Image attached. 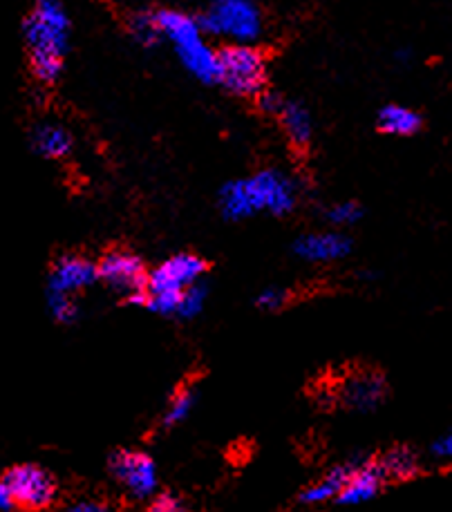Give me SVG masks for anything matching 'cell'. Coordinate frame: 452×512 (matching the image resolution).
Wrapping results in <instances>:
<instances>
[{
  "label": "cell",
  "instance_id": "22",
  "mask_svg": "<svg viewBox=\"0 0 452 512\" xmlns=\"http://www.w3.org/2000/svg\"><path fill=\"white\" fill-rule=\"evenodd\" d=\"M363 208L356 202H336L325 211V220L336 226V229H347V226H354L361 222Z\"/></svg>",
  "mask_w": 452,
  "mask_h": 512
},
{
  "label": "cell",
  "instance_id": "28",
  "mask_svg": "<svg viewBox=\"0 0 452 512\" xmlns=\"http://www.w3.org/2000/svg\"><path fill=\"white\" fill-rule=\"evenodd\" d=\"M432 454H435L437 459L452 461V432L441 436L439 441H435V445H432Z\"/></svg>",
  "mask_w": 452,
  "mask_h": 512
},
{
  "label": "cell",
  "instance_id": "1",
  "mask_svg": "<svg viewBox=\"0 0 452 512\" xmlns=\"http://www.w3.org/2000/svg\"><path fill=\"white\" fill-rule=\"evenodd\" d=\"M70 16L61 0H36L23 23V36L34 77L41 83H56L63 72L70 47Z\"/></svg>",
  "mask_w": 452,
  "mask_h": 512
},
{
  "label": "cell",
  "instance_id": "15",
  "mask_svg": "<svg viewBox=\"0 0 452 512\" xmlns=\"http://www.w3.org/2000/svg\"><path fill=\"white\" fill-rule=\"evenodd\" d=\"M285 128V135L289 141L298 148H305L314 137V119L309 115V110L298 101H282V106L276 115Z\"/></svg>",
  "mask_w": 452,
  "mask_h": 512
},
{
  "label": "cell",
  "instance_id": "4",
  "mask_svg": "<svg viewBox=\"0 0 452 512\" xmlns=\"http://www.w3.org/2000/svg\"><path fill=\"white\" fill-rule=\"evenodd\" d=\"M197 23L204 36H218L231 45H253L265 32V16L256 0H211Z\"/></svg>",
  "mask_w": 452,
  "mask_h": 512
},
{
  "label": "cell",
  "instance_id": "16",
  "mask_svg": "<svg viewBox=\"0 0 452 512\" xmlns=\"http://www.w3.org/2000/svg\"><path fill=\"white\" fill-rule=\"evenodd\" d=\"M379 130L385 135L392 137H412L417 135L423 126V119L417 110L408 106H399V103H390V106H383L379 112Z\"/></svg>",
  "mask_w": 452,
  "mask_h": 512
},
{
  "label": "cell",
  "instance_id": "21",
  "mask_svg": "<svg viewBox=\"0 0 452 512\" xmlns=\"http://www.w3.org/2000/svg\"><path fill=\"white\" fill-rule=\"evenodd\" d=\"M130 32H133L137 43H141L144 47L155 45L159 39H162L155 12H137L133 18H130Z\"/></svg>",
  "mask_w": 452,
  "mask_h": 512
},
{
  "label": "cell",
  "instance_id": "20",
  "mask_svg": "<svg viewBox=\"0 0 452 512\" xmlns=\"http://www.w3.org/2000/svg\"><path fill=\"white\" fill-rule=\"evenodd\" d=\"M195 390L193 387L184 385L182 390H177L175 396L171 398V403H168L166 412H164V425L166 428H171V425L182 423L188 414H191L193 405H195Z\"/></svg>",
  "mask_w": 452,
  "mask_h": 512
},
{
  "label": "cell",
  "instance_id": "14",
  "mask_svg": "<svg viewBox=\"0 0 452 512\" xmlns=\"http://www.w3.org/2000/svg\"><path fill=\"white\" fill-rule=\"evenodd\" d=\"M30 144L36 155L54 161V159H65L72 153L74 139H72V132L68 128H63L61 123L47 121V123H39V126L32 130Z\"/></svg>",
  "mask_w": 452,
  "mask_h": 512
},
{
  "label": "cell",
  "instance_id": "18",
  "mask_svg": "<svg viewBox=\"0 0 452 512\" xmlns=\"http://www.w3.org/2000/svg\"><path fill=\"white\" fill-rule=\"evenodd\" d=\"M379 468L383 472L385 481L394 479V481H403V479H412L414 474L419 472V459L410 448H392L383 454L379 459Z\"/></svg>",
  "mask_w": 452,
  "mask_h": 512
},
{
  "label": "cell",
  "instance_id": "11",
  "mask_svg": "<svg viewBox=\"0 0 452 512\" xmlns=\"http://www.w3.org/2000/svg\"><path fill=\"white\" fill-rule=\"evenodd\" d=\"M352 240L341 231H325V233H307L300 235L294 242V253L300 260L327 264L338 262L350 255Z\"/></svg>",
  "mask_w": 452,
  "mask_h": 512
},
{
  "label": "cell",
  "instance_id": "3",
  "mask_svg": "<svg viewBox=\"0 0 452 512\" xmlns=\"http://www.w3.org/2000/svg\"><path fill=\"white\" fill-rule=\"evenodd\" d=\"M155 18L162 39L173 45L186 72L202 83H218V52L204 41L197 16L182 9H157Z\"/></svg>",
  "mask_w": 452,
  "mask_h": 512
},
{
  "label": "cell",
  "instance_id": "5",
  "mask_svg": "<svg viewBox=\"0 0 452 512\" xmlns=\"http://www.w3.org/2000/svg\"><path fill=\"white\" fill-rule=\"evenodd\" d=\"M218 83L238 97H258L267 83V61L256 45H226L218 52Z\"/></svg>",
  "mask_w": 452,
  "mask_h": 512
},
{
  "label": "cell",
  "instance_id": "29",
  "mask_svg": "<svg viewBox=\"0 0 452 512\" xmlns=\"http://www.w3.org/2000/svg\"><path fill=\"white\" fill-rule=\"evenodd\" d=\"M9 506H12V499H9V492L3 479H0V510H9Z\"/></svg>",
  "mask_w": 452,
  "mask_h": 512
},
{
  "label": "cell",
  "instance_id": "30",
  "mask_svg": "<svg viewBox=\"0 0 452 512\" xmlns=\"http://www.w3.org/2000/svg\"><path fill=\"white\" fill-rule=\"evenodd\" d=\"M0 512H9V510H0Z\"/></svg>",
  "mask_w": 452,
  "mask_h": 512
},
{
  "label": "cell",
  "instance_id": "13",
  "mask_svg": "<svg viewBox=\"0 0 452 512\" xmlns=\"http://www.w3.org/2000/svg\"><path fill=\"white\" fill-rule=\"evenodd\" d=\"M343 401L354 410H374L385 396V381L376 372H356L343 383Z\"/></svg>",
  "mask_w": 452,
  "mask_h": 512
},
{
  "label": "cell",
  "instance_id": "19",
  "mask_svg": "<svg viewBox=\"0 0 452 512\" xmlns=\"http://www.w3.org/2000/svg\"><path fill=\"white\" fill-rule=\"evenodd\" d=\"M206 298H209V287L200 280L191 284V287L182 291L180 296V305H177V314L184 320H191L195 316L202 314V309L206 305Z\"/></svg>",
  "mask_w": 452,
  "mask_h": 512
},
{
  "label": "cell",
  "instance_id": "6",
  "mask_svg": "<svg viewBox=\"0 0 452 512\" xmlns=\"http://www.w3.org/2000/svg\"><path fill=\"white\" fill-rule=\"evenodd\" d=\"M3 483L12 504L27 510L47 508L56 497V483L52 474L39 466H32V463H23V466L7 470Z\"/></svg>",
  "mask_w": 452,
  "mask_h": 512
},
{
  "label": "cell",
  "instance_id": "24",
  "mask_svg": "<svg viewBox=\"0 0 452 512\" xmlns=\"http://www.w3.org/2000/svg\"><path fill=\"white\" fill-rule=\"evenodd\" d=\"M289 293L285 289L278 287H269L265 291H260V296L256 298V305L265 311H278L287 305Z\"/></svg>",
  "mask_w": 452,
  "mask_h": 512
},
{
  "label": "cell",
  "instance_id": "17",
  "mask_svg": "<svg viewBox=\"0 0 452 512\" xmlns=\"http://www.w3.org/2000/svg\"><path fill=\"white\" fill-rule=\"evenodd\" d=\"M356 463H345V466H338L334 468L329 474H325L323 479L312 483L307 490H303V495L300 499L305 501V504H323V501H329L341 495V490L345 488L347 479H350V474L354 470Z\"/></svg>",
  "mask_w": 452,
  "mask_h": 512
},
{
  "label": "cell",
  "instance_id": "12",
  "mask_svg": "<svg viewBox=\"0 0 452 512\" xmlns=\"http://www.w3.org/2000/svg\"><path fill=\"white\" fill-rule=\"evenodd\" d=\"M383 483L385 477L379 468V461H361L354 466L350 479H347L345 488L341 490V495H338V501L345 506L365 504V501L379 495Z\"/></svg>",
  "mask_w": 452,
  "mask_h": 512
},
{
  "label": "cell",
  "instance_id": "7",
  "mask_svg": "<svg viewBox=\"0 0 452 512\" xmlns=\"http://www.w3.org/2000/svg\"><path fill=\"white\" fill-rule=\"evenodd\" d=\"M110 474L133 499H148L157 490V468L144 452H115L110 457Z\"/></svg>",
  "mask_w": 452,
  "mask_h": 512
},
{
  "label": "cell",
  "instance_id": "27",
  "mask_svg": "<svg viewBox=\"0 0 452 512\" xmlns=\"http://www.w3.org/2000/svg\"><path fill=\"white\" fill-rule=\"evenodd\" d=\"M256 99H258L260 110L267 112V115H273V117L278 115L282 101H285V99L280 97V94H276V92H265V90H262Z\"/></svg>",
  "mask_w": 452,
  "mask_h": 512
},
{
  "label": "cell",
  "instance_id": "26",
  "mask_svg": "<svg viewBox=\"0 0 452 512\" xmlns=\"http://www.w3.org/2000/svg\"><path fill=\"white\" fill-rule=\"evenodd\" d=\"M63 512H115V508H110L108 504H103V501L97 499H77L65 506Z\"/></svg>",
  "mask_w": 452,
  "mask_h": 512
},
{
  "label": "cell",
  "instance_id": "2",
  "mask_svg": "<svg viewBox=\"0 0 452 512\" xmlns=\"http://www.w3.org/2000/svg\"><path fill=\"white\" fill-rule=\"evenodd\" d=\"M218 204L226 220H247L262 211L287 215L298 204V186L282 170L267 168L226 184L220 191Z\"/></svg>",
  "mask_w": 452,
  "mask_h": 512
},
{
  "label": "cell",
  "instance_id": "10",
  "mask_svg": "<svg viewBox=\"0 0 452 512\" xmlns=\"http://www.w3.org/2000/svg\"><path fill=\"white\" fill-rule=\"evenodd\" d=\"M97 280V264L90 262L88 258H81V255H63V258L52 264L50 280H47V293L72 296V293L92 287Z\"/></svg>",
  "mask_w": 452,
  "mask_h": 512
},
{
  "label": "cell",
  "instance_id": "9",
  "mask_svg": "<svg viewBox=\"0 0 452 512\" xmlns=\"http://www.w3.org/2000/svg\"><path fill=\"white\" fill-rule=\"evenodd\" d=\"M97 276L108 284L110 289L124 293L126 300L135 293L146 291L148 273L144 262L130 251H110L97 264Z\"/></svg>",
  "mask_w": 452,
  "mask_h": 512
},
{
  "label": "cell",
  "instance_id": "23",
  "mask_svg": "<svg viewBox=\"0 0 452 512\" xmlns=\"http://www.w3.org/2000/svg\"><path fill=\"white\" fill-rule=\"evenodd\" d=\"M47 307L56 322L61 325H70L79 318V307L72 296H63V293H47Z\"/></svg>",
  "mask_w": 452,
  "mask_h": 512
},
{
  "label": "cell",
  "instance_id": "25",
  "mask_svg": "<svg viewBox=\"0 0 452 512\" xmlns=\"http://www.w3.org/2000/svg\"><path fill=\"white\" fill-rule=\"evenodd\" d=\"M146 512H188L184 501L180 497H173V495H162L157 497L153 504L146 508Z\"/></svg>",
  "mask_w": 452,
  "mask_h": 512
},
{
  "label": "cell",
  "instance_id": "8",
  "mask_svg": "<svg viewBox=\"0 0 452 512\" xmlns=\"http://www.w3.org/2000/svg\"><path fill=\"white\" fill-rule=\"evenodd\" d=\"M204 271L206 264L202 258L193 253H177L148 273L146 293H177L180 296L184 289L202 280Z\"/></svg>",
  "mask_w": 452,
  "mask_h": 512
}]
</instances>
